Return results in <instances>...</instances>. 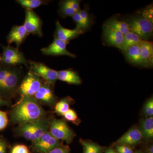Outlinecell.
Wrapping results in <instances>:
<instances>
[{
	"instance_id": "cell-1",
	"label": "cell",
	"mask_w": 153,
	"mask_h": 153,
	"mask_svg": "<svg viewBox=\"0 0 153 153\" xmlns=\"http://www.w3.org/2000/svg\"><path fill=\"white\" fill-rule=\"evenodd\" d=\"M47 112L34 97H21L10 114L12 123L22 125L46 117Z\"/></svg>"
},
{
	"instance_id": "cell-2",
	"label": "cell",
	"mask_w": 153,
	"mask_h": 153,
	"mask_svg": "<svg viewBox=\"0 0 153 153\" xmlns=\"http://www.w3.org/2000/svg\"><path fill=\"white\" fill-rule=\"evenodd\" d=\"M23 76L21 67L0 66V96L7 100L13 97L17 93Z\"/></svg>"
},
{
	"instance_id": "cell-3",
	"label": "cell",
	"mask_w": 153,
	"mask_h": 153,
	"mask_svg": "<svg viewBox=\"0 0 153 153\" xmlns=\"http://www.w3.org/2000/svg\"><path fill=\"white\" fill-rule=\"evenodd\" d=\"M49 131L55 138L65 141L68 144L71 143L75 136L74 132L65 120L55 118L49 120Z\"/></svg>"
},
{
	"instance_id": "cell-4",
	"label": "cell",
	"mask_w": 153,
	"mask_h": 153,
	"mask_svg": "<svg viewBox=\"0 0 153 153\" xmlns=\"http://www.w3.org/2000/svg\"><path fill=\"white\" fill-rule=\"evenodd\" d=\"M42 82L40 77L30 71L23 78L17 93L24 97H34L40 89Z\"/></svg>"
},
{
	"instance_id": "cell-5",
	"label": "cell",
	"mask_w": 153,
	"mask_h": 153,
	"mask_svg": "<svg viewBox=\"0 0 153 153\" xmlns=\"http://www.w3.org/2000/svg\"><path fill=\"white\" fill-rule=\"evenodd\" d=\"M2 56L1 62L7 66H19L25 65L27 66L30 61L27 60L22 52L19 49L7 46L3 47Z\"/></svg>"
},
{
	"instance_id": "cell-6",
	"label": "cell",
	"mask_w": 153,
	"mask_h": 153,
	"mask_svg": "<svg viewBox=\"0 0 153 153\" xmlns=\"http://www.w3.org/2000/svg\"><path fill=\"white\" fill-rule=\"evenodd\" d=\"M128 24L131 31L136 33L143 40H147L152 34L153 23L142 16L132 18Z\"/></svg>"
},
{
	"instance_id": "cell-7",
	"label": "cell",
	"mask_w": 153,
	"mask_h": 153,
	"mask_svg": "<svg viewBox=\"0 0 153 153\" xmlns=\"http://www.w3.org/2000/svg\"><path fill=\"white\" fill-rule=\"evenodd\" d=\"M30 70L36 76L42 78L45 82L55 86L58 76V71L49 68L44 63L30 61Z\"/></svg>"
},
{
	"instance_id": "cell-8",
	"label": "cell",
	"mask_w": 153,
	"mask_h": 153,
	"mask_svg": "<svg viewBox=\"0 0 153 153\" xmlns=\"http://www.w3.org/2000/svg\"><path fill=\"white\" fill-rule=\"evenodd\" d=\"M25 19L24 26L27 33L37 36H43V22L39 16L33 10L25 9Z\"/></svg>"
},
{
	"instance_id": "cell-9",
	"label": "cell",
	"mask_w": 153,
	"mask_h": 153,
	"mask_svg": "<svg viewBox=\"0 0 153 153\" xmlns=\"http://www.w3.org/2000/svg\"><path fill=\"white\" fill-rule=\"evenodd\" d=\"M32 143L33 149L38 153H47L61 145L60 140L52 136L49 131Z\"/></svg>"
},
{
	"instance_id": "cell-10",
	"label": "cell",
	"mask_w": 153,
	"mask_h": 153,
	"mask_svg": "<svg viewBox=\"0 0 153 153\" xmlns=\"http://www.w3.org/2000/svg\"><path fill=\"white\" fill-rule=\"evenodd\" d=\"M52 87V85L44 81L34 97L41 104L54 106L57 103V97Z\"/></svg>"
},
{
	"instance_id": "cell-11",
	"label": "cell",
	"mask_w": 153,
	"mask_h": 153,
	"mask_svg": "<svg viewBox=\"0 0 153 153\" xmlns=\"http://www.w3.org/2000/svg\"><path fill=\"white\" fill-rule=\"evenodd\" d=\"M68 44L54 37L53 42L49 46L41 49V52L43 55L49 56L66 55L73 58L76 57V55L67 50L66 46Z\"/></svg>"
},
{
	"instance_id": "cell-12",
	"label": "cell",
	"mask_w": 153,
	"mask_h": 153,
	"mask_svg": "<svg viewBox=\"0 0 153 153\" xmlns=\"http://www.w3.org/2000/svg\"><path fill=\"white\" fill-rule=\"evenodd\" d=\"M103 37L108 45L120 49L124 40V35L104 24Z\"/></svg>"
},
{
	"instance_id": "cell-13",
	"label": "cell",
	"mask_w": 153,
	"mask_h": 153,
	"mask_svg": "<svg viewBox=\"0 0 153 153\" xmlns=\"http://www.w3.org/2000/svg\"><path fill=\"white\" fill-rule=\"evenodd\" d=\"M142 134L138 128L134 127L123 134L116 142V145L134 146L141 142L143 140Z\"/></svg>"
},
{
	"instance_id": "cell-14",
	"label": "cell",
	"mask_w": 153,
	"mask_h": 153,
	"mask_svg": "<svg viewBox=\"0 0 153 153\" xmlns=\"http://www.w3.org/2000/svg\"><path fill=\"white\" fill-rule=\"evenodd\" d=\"M55 26L56 29L54 37L67 43H69L71 40L76 38L84 33L76 28L70 30L64 27L61 25L59 21L56 22Z\"/></svg>"
},
{
	"instance_id": "cell-15",
	"label": "cell",
	"mask_w": 153,
	"mask_h": 153,
	"mask_svg": "<svg viewBox=\"0 0 153 153\" xmlns=\"http://www.w3.org/2000/svg\"><path fill=\"white\" fill-rule=\"evenodd\" d=\"M29 35L23 25H16L12 27L9 33L7 41L9 44H16L17 49H19Z\"/></svg>"
},
{
	"instance_id": "cell-16",
	"label": "cell",
	"mask_w": 153,
	"mask_h": 153,
	"mask_svg": "<svg viewBox=\"0 0 153 153\" xmlns=\"http://www.w3.org/2000/svg\"><path fill=\"white\" fill-rule=\"evenodd\" d=\"M140 46V55L143 66L151 67L153 64V44L151 41L143 40Z\"/></svg>"
},
{
	"instance_id": "cell-17",
	"label": "cell",
	"mask_w": 153,
	"mask_h": 153,
	"mask_svg": "<svg viewBox=\"0 0 153 153\" xmlns=\"http://www.w3.org/2000/svg\"><path fill=\"white\" fill-rule=\"evenodd\" d=\"M57 79L68 84L79 85L82 80L78 74L74 70L66 69L58 71Z\"/></svg>"
},
{
	"instance_id": "cell-18",
	"label": "cell",
	"mask_w": 153,
	"mask_h": 153,
	"mask_svg": "<svg viewBox=\"0 0 153 153\" xmlns=\"http://www.w3.org/2000/svg\"><path fill=\"white\" fill-rule=\"evenodd\" d=\"M49 120L50 119L45 117L32 122L33 135L35 139L34 141L41 137L45 133L49 131Z\"/></svg>"
},
{
	"instance_id": "cell-19",
	"label": "cell",
	"mask_w": 153,
	"mask_h": 153,
	"mask_svg": "<svg viewBox=\"0 0 153 153\" xmlns=\"http://www.w3.org/2000/svg\"><path fill=\"white\" fill-rule=\"evenodd\" d=\"M140 45V44L131 46L123 52L126 58L129 62L134 65L143 66Z\"/></svg>"
},
{
	"instance_id": "cell-20",
	"label": "cell",
	"mask_w": 153,
	"mask_h": 153,
	"mask_svg": "<svg viewBox=\"0 0 153 153\" xmlns=\"http://www.w3.org/2000/svg\"><path fill=\"white\" fill-rule=\"evenodd\" d=\"M104 24L111 29L121 33L124 36L131 31L128 23L115 18L109 19Z\"/></svg>"
},
{
	"instance_id": "cell-21",
	"label": "cell",
	"mask_w": 153,
	"mask_h": 153,
	"mask_svg": "<svg viewBox=\"0 0 153 153\" xmlns=\"http://www.w3.org/2000/svg\"><path fill=\"white\" fill-rule=\"evenodd\" d=\"M143 41V39L139 36L130 31L129 33L125 35L123 44L120 49L123 52L131 46L140 45L141 44Z\"/></svg>"
},
{
	"instance_id": "cell-22",
	"label": "cell",
	"mask_w": 153,
	"mask_h": 153,
	"mask_svg": "<svg viewBox=\"0 0 153 153\" xmlns=\"http://www.w3.org/2000/svg\"><path fill=\"white\" fill-rule=\"evenodd\" d=\"M143 138L149 140L153 138V117H148L142 122L141 129Z\"/></svg>"
},
{
	"instance_id": "cell-23",
	"label": "cell",
	"mask_w": 153,
	"mask_h": 153,
	"mask_svg": "<svg viewBox=\"0 0 153 153\" xmlns=\"http://www.w3.org/2000/svg\"><path fill=\"white\" fill-rule=\"evenodd\" d=\"M16 132L19 136L31 141L32 142L35 140L32 122L18 126L16 129Z\"/></svg>"
},
{
	"instance_id": "cell-24",
	"label": "cell",
	"mask_w": 153,
	"mask_h": 153,
	"mask_svg": "<svg viewBox=\"0 0 153 153\" xmlns=\"http://www.w3.org/2000/svg\"><path fill=\"white\" fill-rule=\"evenodd\" d=\"M79 142L83 147V153H102L103 148L99 145L80 139Z\"/></svg>"
},
{
	"instance_id": "cell-25",
	"label": "cell",
	"mask_w": 153,
	"mask_h": 153,
	"mask_svg": "<svg viewBox=\"0 0 153 153\" xmlns=\"http://www.w3.org/2000/svg\"><path fill=\"white\" fill-rule=\"evenodd\" d=\"M17 2L25 9L37 8L43 5L47 4L49 1L43 0H17Z\"/></svg>"
},
{
	"instance_id": "cell-26",
	"label": "cell",
	"mask_w": 153,
	"mask_h": 153,
	"mask_svg": "<svg viewBox=\"0 0 153 153\" xmlns=\"http://www.w3.org/2000/svg\"><path fill=\"white\" fill-rule=\"evenodd\" d=\"M70 97H66L62 99L55 105V112L57 114L63 115L70 109Z\"/></svg>"
},
{
	"instance_id": "cell-27",
	"label": "cell",
	"mask_w": 153,
	"mask_h": 153,
	"mask_svg": "<svg viewBox=\"0 0 153 153\" xmlns=\"http://www.w3.org/2000/svg\"><path fill=\"white\" fill-rule=\"evenodd\" d=\"M77 12L68 5L64 1H62L60 2L59 13L61 16L63 18L69 16L72 17Z\"/></svg>"
},
{
	"instance_id": "cell-28",
	"label": "cell",
	"mask_w": 153,
	"mask_h": 153,
	"mask_svg": "<svg viewBox=\"0 0 153 153\" xmlns=\"http://www.w3.org/2000/svg\"><path fill=\"white\" fill-rule=\"evenodd\" d=\"M73 21L76 25V29L84 32L88 29V27L81 19L78 12L74 14L72 16Z\"/></svg>"
},
{
	"instance_id": "cell-29",
	"label": "cell",
	"mask_w": 153,
	"mask_h": 153,
	"mask_svg": "<svg viewBox=\"0 0 153 153\" xmlns=\"http://www.w3.org/2000/svg\"><path fill=\"white\" fill-rule=\"evenodd\" d=\"M64 118L68 121L71 122L75 124L79 123V120L78 119L77 114L72 109H69L64 115Z\"/></svg>"
},
{
	"instance_id": "cell-30",
	"label": "cell",
	"mask_w": 153,
	"mask_h": 153,
	"mask_svg": "<svg viewBox=\"0 0 153 153\" xmlns=\"http://www.w3.org/2000/svg\"><path fill=\"white\" fill-rule=\"evenodd\" d=\"M144 112L147 117H153V99L151 98L145 103L144 107Z\"/></svg>"
},
{
	"instance_id": "cell-31",
	"label": "cell",
	"mask_w": 153,
	"mask_h": 153,
	"mask_svg": "<svg viewBox=\"0 0 153 153\" xmlns=\"http://www.w3.org/2000/svg\"><path fill=\"white\" fill-rule=\"evenodd\" d=\"M8 123V117L7 113L0 110V130L5 128Z\"/></svg>"
},
{
	"instance_id": "cell-32",
	"label": "cell",
	"mask_w": 153,
	"mask_h": 153,
	"mask_svg": "<svg viewBox=\"0 0 153 153\" xmlns=\"http://www.w3.org/2000/svg\"><path fill=\"white\" fill-rule=\"evenodd\" d=\"M153 12L152 6H149L142 12V15L141 16L153 23Z\"/></svg>"
},
{
	"instance_id": "cell-33",
	"label": "cell",
	"mask_w": 153,
	"mask_h": 153,
	"mask_svg": "<svg viewBox=\"0 0 153 153\" xmlns=\"http://www.w3.org/2000/svg\"><path fill=\"white\" fill-rule=\"evenodd\" d=\"M11 153H30V152L25 145H17L13 148Z\"/></svg>"
},
{
	"instance_id": "cell-34",
	"label": "cell",
	"mask_w": 153,
	"mask_h": 153,
	"mask_svg": "<svg viewBox=\"0 0 153 153\" xmlns=\"http://www.w3.org/2000/svg\"><path fill=\"white\" fill-rule=\"evenodd\" d=\"M64 2L76 12L80 10V1L78 0H66L64 1Z\"/></svg>"
},
{
	"instance_id": "cell-35",
	"label": "cell",
	"mask_w": 153,
	"mask_h": 153,
	"mask_svg": "<svg viewBox=\"0 0 153 153\" xmlns=\"http://www.w3.org/2000/svg\"><path fill=\"white\" fill-rule=\"evenodd\" d=\"M79 13V16L81 17L83 22L85 23L86 26L88 27L90 25V19H89V15L88 13L86 10H81L78 12Z\"/></svg>"
},
{
	"instance_id": "cell-36",
	"label": "cell",
	"mask_w": 153,
	"mask_h": 153,
	"mask_svg": "<svg viewBox=\"0 0 153 153\" xmlns=\"http://www.w3.org/2000/svg\"><path fill=\"white\" fill-rule=\"evenodd\" d=\"M69 148L66 146L61 145L53 149L47 153H69Z\"/></svg>"
},
{
	"instance_id": "cell-37",
	"label": "cell",
	"mask_w": 153,
	"mask_h": 153,
	"mask_svg": "<svg viewBox=\"0 0 153 153\" xmlns=\"http://www.w3.org/2000/svg\"><path fill=\"white\" fill-rule=\"evenodd\" d=\"M7 142L3 138H0V153H7Z\"/></svg>"
},
{
	"instance_id": "cell-38",
	"label": "cell",
	"mask_w": 153,
	"mask_h": 153,
	"mask_svg": "<svg viewBox=\"0 0 153 153\" xmlns=\"http://www.w3.org/2000/svg\"><path fill=\"white\" fill-rule=\"evenodd\" d=\"M117 146H118L125 153H134L131 148H130L128 146L120 145H118Z\"/></svg>"
},
{
	"instance_id": "cell-39",
	"label": "cell",
	"mask_w": 153,
	"mask_h": 153,
	"mask_svg": "<svg viewBox=\"0 0 153 153\" xmlns=\"http://www.w3.org/2000/svg\"><path fill=\"white\" fill-rule=\"evenodd\" d=\"M10 102L4 99L0 96V108L4 106H9L10 105Z\"/></svg>"
},
{
	"instance_id": "cell-40",
	"label": "cell",
	"mask_w": 153,
	"mask_h": 153,
	"mask_svg": "<svg viewBox=\"0 0 153 153\" xmlns=\"http://www.w3.org/2000/svg\"><path fill=\"white\" fill-rule=\"evenodd\" d=\"M147 153H153V146L152 145H151L148 148L147 150Z\"/></svg>"
},
{
	"instance_id": "cell-41",
	"label": "cell",
	"mask_w": 153,
	"mask_h": 153,
	"mask_svg": "<svg viewBox=\"0 0 153 153\" xmlns=\"http://www.w3.org/2000/svg\"><path fill=\"white\" fill-rule=\"evenodd\" d=\"M105 153H117V152L116 151L114 150L113 149H109L107 150L106 152Z\"/></svg>"
},
{
	"instance_id": "cell-42",
	"label": "cell",
	"mask_w": 153,
	"mask_h": 153,
	"mask_svg": "<svg viewBox=\"0 0 153 153\" xmlns=\"http://www.w3.org/2000/svg\"><path fill=\"white\" fill-rule=\"evenodd\" d=\"M1 57L0 55V62H1Z\"/></svg>"
},
{
	"instance_id": "cell-43",
	"label": "cell",
	"mask_w": 153,
	"mask_h": 153,
	"mask_svg": "<svg viewBox=\"0 0 153 153\" xmlns=\"http://www.w3.org/2000/svg\"><path fill=\"white\" fill-rule=\"evenodd\" d=\"M135 153H143L140 152H136Z\"/></svg>"
}]
</instances>
